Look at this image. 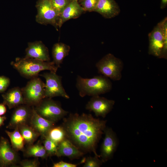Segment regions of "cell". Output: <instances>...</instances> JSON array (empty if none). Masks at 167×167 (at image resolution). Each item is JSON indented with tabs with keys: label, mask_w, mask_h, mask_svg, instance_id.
Listing matches in <instances>:
<instances>
[{
	"label": "cell",
	"mask_w": 167,
	"mask_h": 167,
	"mask_svg": "<svg viewBox=\"0 0 167 167\" xmlns=\"http://www.w3.org/2000/svg\"><path fill=\"white\" fill-rule=\"evenodd\" d=\"M32 107V114L29 122L30 125L40 135L42 139L46 138L50 129L55 123L45 119L39 115Z\"/></svg>",
	"instance_id": "9a60e30c"
},
{
	"label": "cell",
	"mask_w": 167,
	"mask_h": 167,
	"mask_svg": "<svg viewBox=\"0 0 167 167\" xmlns=\"http://www.w3.org/2000/svg\"><path fill=\"white\" fill-rule=\"evenodd\" d=\"M34 107L40 116L55 123L63 118L68 113L62 108L58 102L50 98H44Z\"/></svg>",
	"instance_id": "8992f818"
},
{
	"label": "cell",
	"mask_w": 167,
	"mask_h": 167,
	"mask_svg": "<svg viewBox=\"0 0 167 167\" xmlns=\"http://www.w3.org/2000/svg\"><path fill=\"white\" fill-rule=\"evenodd\" d=\"M84 153L66 138L58 143L56 156H66L71 159H73L79 158L84 155Z\"/></svg>",
	"instance_id": "ac0fdd59"
},
{
	"label": "cell",
	"mask_w": 167,
	"mask_h": 167,
	"mask_svg": "<svg viewBox=\"0 0 167 167\" xmlns=\"http://www.w3.org/2000/svg\"><path fill=\"white\" fill-rule=\"evenodd\" d=\"M18 129L28 145L33 144L40 136L39 134L29 124L23 125Z\"/></svg>",
	"instance_id": "603a6c76"
},
{
	"label": "cell",
	"mask_w": 167,
	"mask_h": 167,
	"mask_svg": "<svg viewBox=\"0 0 167 167\" xmlns=\"http://www.w3.org/2000/svg\"><path fill=\"white\" fill-rule=\"evenodd\" d=\"M70 47L65 44L58 42L55 44L52 49L53 62L58 68L60 67L64 59L68 55Z\"/></svg>",
	"instance_id": "ffe728a7"
},
{
	"label": "cell",
	"mask_w": 167,
	"mask_h": 167,
	"mask_svg": "<svg viewBox=\"0 0 167 167\" xmlns=\"http://www.w3.org/2000/svg\"><path fill=\"white\" fill-rule=\"evenodd\" d=\"M23 152L25 156L27 157L46 159L48 156L44 146L39 142L35 144L28 145Z\"/></svg>",
	"instance_id": "7402d4cb"
},
{
	"label": "cell",
	"mask_w": 167,
	"mask_h": 167,
	"mask_svg": "<svg viewBox=\"0 0 167 167\" xmlns=\"http://www.w3.org/2000/svg\"><path fill=\"white\" fill-rule=\"evenodd\" d=\"M2 96L3 103L10 109L25 104L21 89L19 87L10 89L6 92L2 94Z\"/></svg>",
	"instance_id": "d6986e66"
},
{
	"label": "cell",
	"mask_w": 167,
	"mask_h": 167,
	"mask_svg": "<svg viewBox=\"0 0 167 167\" xmlns=\"http://www.w3.org/2000/svg\"><path fill=\"white\" fill-rule=\"evenodd\" d=\"M99 0H80V4L84 11H94Z\"/></svg>",
	"instance_id": "83f0119b"
},
{
	"label": "cell",
	"mask_w": 167,
	"mask_h": 167,
	"mask_svg": "<svg viewBox=\"0 0 167 167\" xmlns=\"http://www.w3.org/2000/svg\"><path fill=\"white\" fill-rule=\"evenodd\" d=\"M123 66L121 60L110 53L104 56L96 65L99 73L114 81L121 79Z\"/></svg>",
	"instance_id": "5b68a950"
},
{
	"label": "cell",
	"mask_w": 167,
	"mask_h": 167,
	"mask_svg": "<svg viewBox=\"0 0 167 167\" xmlns=\"http://www.w3.org/2000/svg\"><path fill=\"white\" fill-rule=\"evenodd\" d=\"M20 164V166L23 167H37L40 164L37 158L34 159L23 160Z\"/></svg>",
	"instance_id": "f1b7e54d"
},
{
	"label": "cell",
	"mask_w": 167,
	"mask_h": 167,
	"mask_svg": "<svg viewBox=\"0 0 167 167\" xmlns=\"http://www.w3.org/2000/svg\"><path fill=\"white\" fill-rule=\"evenodd\" d=\"M6 112V108L3 103L0 104V116L4 115Z\"/></svg>",
	"instance_id": "1f68e13d"
},
{
	"label": "cell",
	"mask_w": 167,
	"mask_h": 167,
	"mask_svg": "<svg viewBox=\"0 0 167 167\" xmlns=\"http://www.w3.org/2000/svg\"><path fill=\"white\" fill-rule=\"evenodd\" d=\"M115 104V101L99 96H92L86 106V109L93 112L96 117L103 118L109 113Z\"/></svg>",
	"instance_id": "8fae6325"
},
{
	"label": "cell",
	"mask_w": 167,
	"mask_h": 167,
	"mask_svg": "<svg viewBox=\"0 0 167 167\" xmlns=\"http://www.w3.org/2000/svg\"><path fill=\"white\" fill-rule=\"evenodd\" d=\"M71 1V0H51L53 7L59 15Z\"/></svg>",
	"instance_id": "4316f807"
},
{
	"label": "cell",
	"mask_w": 167,
	"mask_h": 167,
	"mask_svg": "<svg viewBox=\"0 0 167 167\" xmlns=\"http://www.w3.org/2000/svg\"><path fill=\"white\" fill-rule=\"evenodd\" d=\"M45 83L38 76L31 79L26 86L21 88L25 104L35 106L45 98Z\"/></svg>",
	"instance_id": "52a82bcc"
},
{
	"label": "cell",
	"mask_w": 167,
	"mask_h": 167,
	"mask_svg": "<svg viewBox=\"0 0 167 167\" xmlns=\"http://www.w3.org/2000/svg\"><path fill=\"white\" fill-rule=\"evenodd\" d=\"M8 140L1 137L0 139V167L15 166L18 161V156Z\"/></svg>",
	"instance_id": "4fadbf2b"
},
{
	"label": "cell",
	"mask_w": 167,
	"mask_h": 167,
	"mask_svg": "<svg viewBox=\"0 0 167 167\" xmlns=\"http://www.w3.org/2000/svg\"><path fill=\"white\" fill-rule=\"evenodd\" d=\"M76 86L81 97L92 96L109 92L112 89V84L108 78L103 75L91 78H84L78 75Z\"/></svg>",
	"instance_id": "7a4b0ae2"
},
{
	"label": "cell",
	"mask_w": 167,
	"mask_h": 167,
	"mask_svg": "<svg viewBox=\"0 0 167 167\" xmlns=\"http://www.w3.org/2000/svg\"><path fill=\"white\" fill-rule=\"evenodd\" d=\"M77 165L61 161L53 164V167H76Z\"/></svg>",
	"instance_id": "4dcf8cb0"
},
{
	"label": "cell",
	"mask_w": 167,
	"mask_h": 167,
	"mask_svg": "<svg viewBox=\"0 0 167 167\" xmlns=\"http://www.w3.org/2000/svg\"><path fill=\"white\" fill-rule=\"evenodd\" d=\"M84 11L79 3L78 0H71L59 15L58 23V28H60L65 22L70 19L78 18Z\"/></svg>",
	"instance_id": "2e32d148"
},
{
	"label": "cell",
	"mask_w": 167,
	"mask_h": 167,
	"mask_svg": "<svg viewBox=\"0 0 167 167\" xmlns=\"http://www.w3.org/2000/svg\"><path fill=\"white\" fill-rule=\"evenodd\" d=\"M10 84V79L4 76H0V92H4Z\"/></svg>",
	"instance_id": "f546056e"
},
{
	"label": "cell",
	"mask_w": 167,
	"mask_h": 167,
	"mask_svg": "<svg viewBox=\"0 0 167 167\" xmlns=\"http://www.w3.org/2000/svg\"><path fill=\"white\" fill-rule=\"evenodd\" d=\"M167 0H161V9L165 8L167 6Z\"/></svg>",
	"instance_id": "836d02e7"
},
{
	"label": "cell",
	"mask_w": 167,
	"mask_h": 167,
	"mask_svg": "<svg viewBox=\"0 0 167 167\" xmlns=\"http://www.w3.org/2000/svg\"><path fill=\"white\" fill-rule=\"evenodd\" d=\"M32 111V106L26 104L15 108L6 128L14 129L23 125L29 124Z\"/></svg>",
	"instance_id": "7c38bea8"
},
{
	"label": "cell",
	"mask_w": 167,
	"mask_h": 167,
	"mask_svg": "<svg viewBox=\"0 0 167 167\" xmlns=\"http://www.w3.org/2000/svg\"><path fill=\"white\" fill-rule=\"evenodd\" d=\"M46 137L58 144L66 138V136L65 131L62 126H54L49 130Z\"/></svg>",
	"instance_id": "cb8c5ba5"
},
{
	"label": "cell",
	"mask_w": 167,
	"mask_h": 167,
	"mask_svg": "<svg viewBox=\"0 0 167 167\" xmlns=\"http://www.w3.org/2000/svg\"><path fill=\"white\" fill-rule=\"evenodd\" d=\"M148 54L159 58H167V18L155 26L148 35Z\"/></svg>",
	"instance_id": "277c9868"
},
{
	"label": "cell",
	"mask_w": 167,
	"mask_h": 167,
	"mask_svg": "<svg viewBox=\"0 0 167 167\" xmlns=\"http://www.w3.org/2000/svg\"><path fill=\"white\" fill-rule=\"evenodd\" d=\"M11 64L24 77L32 78L38 76L44 70L56 73L58 68L53 62H45L33 58H16Z\"/></svg>",
	"instance_id": "3957f363"
},
{
	"label": "cell",
	"mask_w": 167,
	"mask_h": 167,
	"mask_svg": "<svg viewBox=\"0 0 167 167\" xmlns=\"http://www.w3.org/2000/svg\"><path fill=\"white\" fill-rule=\"evenodd\" d=\"M43 143L48 156H56L58 144L47 137L43 139Z\"/></svg>",
	"instance_id": "d4e9b609"
},
{
	"label": "cell",
	"mask_w": 167,
	"mask_h": 167,
	"mask_svg": "<svg viewBox=\"0 0 167 167\" xmlns=\"http://www.w3.org/2000/svg\"><path fill=\"white\" fill-rule=\"evenodd\" d=\"M104 133L105 136L101 145L99 155L103 163L112 158L118 144L116 135L111 128L106 127Z\"/></svg>",
	"instance_id": "30bf717a"
},
{
	"label": "cell",
	"mask_w": 167,
	"mask_h": 167,
	"mask_svg": "<svg viewBox=\"0 0 167 167\" xmlns=\"http://www.w3.org/2000/svg\"><path fill=\"white\" fill-rule=\"evenodd\" d=\"M99 157L94 156V157L89 156L82 161L84 163V167H99L103 163L101 160H100Z\"/></svg>",
	"instance_id": "484cf974"
},
{
	"label": "cell",
	"mask_w": 167,
	"mask_h": 167,
	"mask_svg": "<svg viewBox=\"0 0 167 167\" xmlns=\"http://www.w3.org/2000/svg\"><path fill=\"white\" fill-rule=\"evenodd\" d=\"M39 75L44 77L46 80L45 98H52L56 96H62L66 99L69 98L62 85L61 76L52 71L45 72Z\"/></svg>",
	"instance_id": "9c48e42d"
},
{
	"label": "cell",
	"mask_w": 167,
	"mask_h": 167,
	"mask_svg": "<svg viewBox=\"0 0 167 167\" xmlns=\"http://www.w3.org/2000/svg\"><path fill=\"white\" fill-rule=\"evenodd\" d=\"M94 11L106 19H111L120 13L119 7L114 0H99Z\"/></svg>",
	"instance_id": "e0dca14e"
},
{
	"label": "cell",
	"mask_w": 167,
	"mask_h": 167,
	"mask_svg": "<svg viewBox=\"0 0 167 167\" xmlns=\"http://www.w3.org/2000/svg\"><path fill=\"white\" fill-rule=\"evenodd\" d=\"M6 119V117L5 116H0V127L4 125V122Z\"/></svg>",
	"instance_id": "d6a6232c"
},
{
	"label": "cell",
	"mask_w": 167,
	"mask_h": 167,
	"mask_svg": "<svg viewBox=\"0 0 167 167\" xmlns=\"http://www.w3.org/2000/svg\"><path fill=\"white\" fill-rule=\"evenodd\" d=\"M25 52V58H33L45 62L50 61L48 49L41 41L29 42Z\"/></svg>",
	"instance_id": "5bb4252c"
},
{
	"label": "cell",
	"mask_w": 167,
	"mask_h": 167,
	"mask_svg": "<svg viewBox=\"0 0 167 167\" xmlns=\"http://www.w3.org/2000/svg\"><path fill=\"white\" fill-rule=\"evenodd\" d=\"M13 131L5 130V132L9 137L11 143V146L16 152L24 151L25 143L24 138L20 133L18 128Z\"/></svg>",
	"instance_id": "44dd1931"
},
{
	"label": "cell",
	"mask_w": 167,
	"mask_h": 167,
	"mask_svg": "<svg viewBox=\"0 0 167 167\" xmlns=\"http://www.w3.org/2000/svg\"><path fill=\"white\" fill-rule=\"evenodd\" d=\"M106 120L93 117L91 114L70 113L63 118L61 126L66 138L83 152H96L97 144L106 127Z\"/></svg>",
	"instance_id": "6da1fadb"
},
{
	"label": "cell",
	"mask_w": 167,
	"mask_h": 167,
	"mask_svg": "<svg viewBox=\"0 0 167 167\" xmlns=\"http://www.w3.org/2000/svg\"><path fill=\"white\" fill-rule=\"evenodd\" d=\"M36 7L37 22L41 24H50L58 30V23L59 15L53 7L51 0H38Z\"/></svg>",
	"instance_id": "ba28073f"
}]
</instances>
